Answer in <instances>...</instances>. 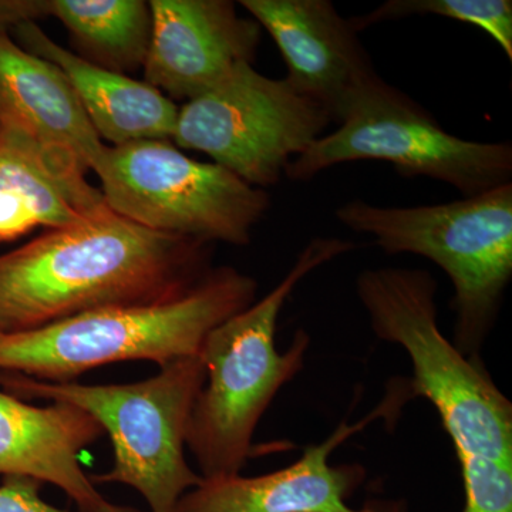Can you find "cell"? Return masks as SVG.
<instances>
[{"label":"cell","mask_w":512,"mask_h":512,"mask_svg":"<svg viewBox=\"0 0 512 512\" xmlns=\"http://www.w3.org/2000/svg\"><path fill=\"white\" fill-rule=\"evenodd\" d=\"M434 15L476 26L493 37L512 60L511 0H387L372 12L350 18L357 33L379 23Z\"/></svg>","instance_id":"obj_18"},{"label":"cell","mask_w":512,"mask_h":512,"mask_svg":"<svg viewBox=\"0 0 512 512\" xmlns=\"http://www.w3.org/2000/svg\"><path fill=\"white\" fill-rule=\"evenodd\" d=\"M46 16L63 23L90 63L123 73L146 62L153 25L146 2L46 0Z\"/></svg>","instance_id":"obj_17"},{"label":"cell","mask_w":512,"mask_h":512,"mask_svg":"<svg viewBox=\"0 0 512 512\" xmlns=\"http://www.w3.org/2000/svg\"><path fill=\"white\" fill-rule=\"evenodd\" d=\"M42 483L29 477H5L0 485V512H69L47 504L40 495Z\"/></svg>","instance_id":"obj_19"},{"label":"cell","mask_w":512,"mask_h":512,"mask_svg":"<svg viewBox=\"0 0 512 512\" xmlns=\"http://www.w3.org/2000/svg\"><path fill=\"white\" fill-rule=\"evenodd\" d=\"M356 247L348 239L312 238L268 295L208 333L200 352L205 383L192 407L185 439L202 480L241 474L259 420L279 390L301 372L311 348L309 333L298 329L284 353L276 349L285 302L306 276Z\"/></svg>","instance_id":"obj_2"},{"label":"cell","mask_w":512,"mask_h":512,"mask_svg":"<svg viewBox=\"0 0 512 512\" xmlns=\"http://www.w3.org/2000/svg\"><path fill=\"white\" fill-rule=\"evenodd\" d=\"M103 434L72 404L37 407L0 390V474L56 485L80 512H140L110 503L80 467V453Z\"/></svg>","instance_id":"obj_12"},{"label":"cell","mask_w":512,"mask_h":512,"mask_svg":"<svg viewBox=\"0 0 512 512\" xmlns=\"http://www.w3.org/2000/svg\"><path fill=\"white\" fill-rule=\"evenodd\" d=\"M0 127L73 157L86 171L94 170L107 147L62 70L5 32H0Z\"/></svg>","instance_id":"obj_15"},{"label":"cell","mask_w":512,"mask_h":512,"mask_svg":"<svg viewBox=\"0 0 512 512\" xmlns=\"http://www.w3.org/2000/svg\"><path fill=\"white\" fill-rule=\"evenodd\" d=\"M144 76L168 99L190 101L254 62L262 29L228 0H151Z\"/></svg>","instance_id":"obj_10"},{"label":"cell","mask_w":512,"mask_h":512,"mask_svg":"<svg viewBox=\"0 0 512 512\" xmlns=\"http://www.w3.org/2000/svg\"><path fill=\"white\" fill-rule=\"evenodd\" d=\"M86 173L73 157L0 127V242L73 227L109 208Z\"/></svg>","instance_id":"obj_14"},{"label":"cell","mask_w":512,"mask_h":512,"mask_svg":"<svg viewBox=\"0 0 512 512\" xmlns=\"http://www.w3.org/2000/svg\"><path fill=\"white\" fill-rule=\"evenodd\" d=\"M210 264L211 244L153 231L106 208L0 255V335L167 301L197 285Z\"/></svg>","instance_id":"obj_1"},{"label":"cell","mask_w":512,"mask_h":512,"mask_svg":"<svg viewBox=\"0 0 512 512\" xmlns=\"http://www.w3.org/2000/svg\"><path fill=\"white\" fill-rule=\"evenodd\" d=\"M94 173L111 211L153 231L245 247L271 207L266 190L214 163L185 156L170 140L106 147Z\"/></svg>","instance_id":"obj_8"},{"label":"cell","mask_w":512,"mask_h":512,"mask_svg":"<svg viewBox=\"0 0 512 512\" xmlns=\"http://www.w3.org/2000/svg\"><path fill=\"white\" fill-rule=\"evenodd\" d=\"M5 383L13 394L79 407L109 434L114 464L93 476L94 484L128 485L151 512H175L181 497L202 483L185 458L188 421L205 383L200 355L168 362L156 376L136 383L90 386L26 376Z\"/></svg>","instance_id":"obj_6"},{"label":"cell","mask_w":512,"mask_h":512,"mask_svg":"<svg viewBox=\"0 0 512 512\" xmlns=\"http://www.w3.org/2000/svg\"><path fill=\"white\" fill-rule=\"evenodd\" d=\"M330 123L328 111L285 79H271L244 63L178 109L171 138L265 190L281 181L291 161L326 134Z\"/></svg>","instance_id":"obj_9"},{"label":"cell","mask_w":512,"mask_h":512,"mask_svg":"<svg viewBox=\"0 0 512 512\" xmlns=\"http://www.w3.org/2000/svg\"><path fill=\"white\" fill-rule=\"evenodd\" d=\"M338 128L323 134L286 168L292 181L352 161L379 160L404 178H430L473 197L512 183L510 143H483L453 136L429 110L379 74L350 94Z\"/></svg>","instance_id":"obj_7"},{"label":"cell","mask_w":512,"mask_h":512,"mask_svg":"<svg viewBox=\"0 0 512 512\" xmlns=\"http://www.w3.org/2000/svg\"><path fill=\"white\" fill-rule=\"evenodd\" d=\"M258 282L232 266L212 268L167 301L80 313L45 328L0 335V372L72 382L94 367L200 355L212 329L256 301Z\"/></svg>","instance_id":"obj_3"},{"label":"cell","mask_w":512,"mask_h":512,"mask_svg":"<svg viewBox=\"0 0 512 512\" xmlns=\"http://www.w3.org/2000/svg\"><path fill=\"white\" fill-rule=\"evenodd\" d=\"M15 29L23 49L62 70L94 130L113 147L173 137L178 107L156 87L74 55L36 23H22Z\"/></svg>","instance_id":"obj_16"},{"label":"cell","mask_w":512,"mask_h":512,"mask_svg":"<svg viewBox=\"0 0 512 512\" xmlns=\"http://www.w3.org/2000/svg\"><path fill=\"white\" fill-rule=\"evenodd\" d=\"M47 18L46 0H0V32Z\"/></svg>","instance_id":"obj_20"},{"label":"cell","mask_w":512,"mask_h":512,"mask_svg":"<svg viewBox=\"0 0 512 512\" xmlns=\"http://www.w3.org/2000/svg\"><path fill=\"white\" fill-rule=\"evenodd\" d=\"M340 224L370 235L386 254H413L440 266L454 288L453 345L480 359L512 279V183L446 204L340 205Z\"/></svg>","instance_id":"obj_5"},{"label":"cell","mask_w":512,"mask_h":512,"mask_svg":"<svg viewBox=\"0 0 512 512\" xmlns=\"http://www.w3.org/2000/svg\"><path fill=\"white\" fill-rule=\"evenodd\" d=\"M356 293L377 339L409 356L412 394L433 404L460 466L512 464L511 400L481 359L464 356L441 333L434 276L400 266L365 269L357 275Z\"/></svg>","instance_id":"obj_4"},{"label":"cell","mask_w":512,"mask_h":512,"mask_svg":"<svg viewBox=\"0 0 512 512\" xmlns=\"http://www.w3.org/2000/svg\"><path fill=\"white\" fill-rule=\"evenodd\" d=\"M382 512H404V508L396 507L394 504H390L389 508H384V505L382 504Z\"/></svg>","instance_id":"obj_21"},{"label":"cell","mask_w":512,"mask_h":512,"mask_svg":"<svg viewBox=\"0 0 512 512\" xmlns=\"http://www.w3.org/2000/svg\"><path fill=\"white\" fill-rule=\"evenodd\" d=\"M271 35L296 92L338 119L350 94L377 74L359 33L329 0H241Z\"/></svg>","instance_id":"obj_11"},{"label":"cell","mask_w":512,"mask_h":512,"mask_svg":"<svg viewBox=\"0 0 512 512\" xmlns=\"http://www.w3.org/2000/svg\"><path fill=\"white\" fill-rule=\"evenodd\" d=\"M370 420L340 423L328 439L274 473L202 480L181 497L175 512H382V505L356 510L348 503L365 480L363 467L330 464L333 451Z\"/></svg>","instance_id":"obj_13"}]
</instances>
